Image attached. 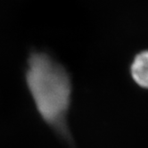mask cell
Listing matches in <instances>:
<instances>
[{"label":"cell","mask_w":148,"mask_h":148,"mask_svg":"<svg viewBox=\"0 0 148 148\" xmlns=\"http://www.w3.org/2000/svg\"><path fill=\"white\" fill-rule=\"evenodd\" d=\"M27 83L41 117L68 137L71 82L65 70L47 55L35 53L29 60Z\"/></svg>","instance_id":"cell-1"},{"label":"cell","mask_w":148,"mask_h":148,"mask_svg":"<svg viewBox=\"0 0 148 148\" xmlns=\"http://www.w3.org/2000/svg\"><path fill=\"white\" fill-rule=\"evenodd\" d=\"M131 75L136 84L148 88V51L138 54L131 66Z\"/></svg>","instance_id":"cell-2"}]
</instances>
